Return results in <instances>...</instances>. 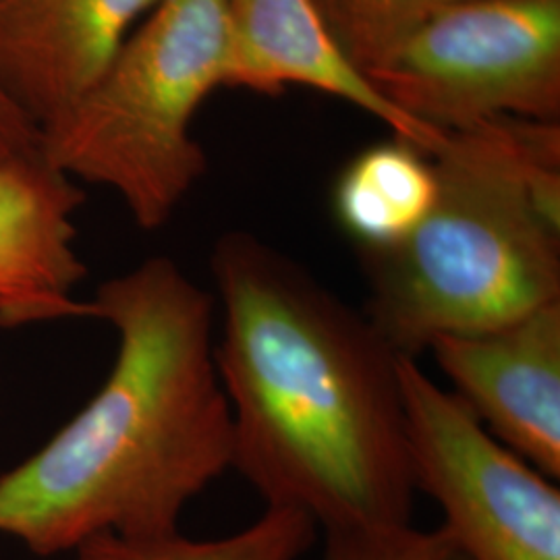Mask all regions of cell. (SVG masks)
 Segmentation results:
<instances>
[{
  "mask_svg": "<svg viewBox=\"0 0 560 560\" xmlns=\"http://www.w3.org/2000/svg\"><path fill=\"white\" fill-rule=\"evenodd\" d=\"M436 200L393 247L360 249L363 314L402 360L560 300V127L497 119L446 133Z\"/></svg>",
  "mask_w": 560,
  "mask_h": 560,
  "instance_id": "3957f363",
  "label": "cell"
},
{
  "mask_svg": "<svg viewBox=\"0 0 560 560\" xmlns=\"http://www.w3.org/2000/svg\"><path fill=\"white\" fill-rule=\"evenodd\" d=\"M436 189L432 159L393 138L363 150L342 168L332 194L335 217L358 249H386L420 226Z\"/></svg>",
  "mask_w": 560,
  "mask_h": 560,
  "instance_id": "8fae6325",
  "label": "cell"
},
{
  "mask_svg": "<svg viewBox=\"0 0 560 560\" xmlns=\"http://www.w3.org/2000/svg\"><path fill=\"white\" fill-rule=\"evenodd\" d=\"M428 351L497 441L559 481L560 300L494 328L439 337Z\"/></svg>",
  "mask_w": 560,
  "mask_h": 560,
  "instance_id": "52a82bcc",
  "label": "cell"
},
{
  "mask_svg": "<svg viewBox=\"0 0 560 560\" xmlns=\"http://www.w3.org/2000/svg\"><path fill=\"white\" fill-rule=\"evenodd\" d=\"M40 148L38 125L0 90V162Z\"/></svg>",
  "mask_w": 560,
  "mask_h": 560,
  "instance_id": "9a60e30c",
  "label": "cell"
},
{
  "mask_svg": "<svg viewBox=\"0 0 560 560\" xmlns=\"http://www.w3.org/2000/svg\"><path fill=\"white\" fill-rule=\"evenodd\" d=\"M159 0H0V90L40 129L101 80Z\"/></svg>",
  "mask_w": 560,
  "mask_h": 560,
  "instance_id": "ba28073f",
  "label": "cell"
},
{
  "mask_svg": "<svg viewBox=\"0 0 560 560\" xmlns=\"http://www.w3.org/2000/svg\"><path fill=\"white\" fill-rule=\"evenodd\" d=\"M212 277L231 467L266 506L303 513L324 536L411 525L402 358L365 314L254 233L217 241Z\"/></svg>",
  "mask_w": 560,
  "mask_h": 560,
  "instance_id": "6da1fadb",
  "label": "cell"
},
{
  "mask_svg": "<svg viewBox=\"0 0 560 560\" xmlns=\"http://www.w3.org/2000/svg\"><path fill=\"white\" fill-rule=\"evenodd\" d=\"M416 490L441 506L455 560H560V490L497 441L418 360H400Z\"/></svg>",
  "mask_w": 560,
  "mask_h": 560,
  "instance_id": "8992f818",
  "label": "cell"
},
{
  "mask_svg": "<svg viewBox=\"0 0 560 560\" xmlns=\"http://www.w3.org/2000/svg\"><path fill=\"white\" fill-rule=\"evenodd\" d=\"M90 305L119 335L108 378L0 478V534L38 557L98 536L175 534L185 506L233 460L214 298L159 256L102 282Z\"/></svg>",
  "mask_w": 560,
  "mask_h": 560,
  "instance_id": "7a4b0ae2",
  "label": "cell"
},
{
  "mask_svg": "<svg viewBox=\"0 0 560 560\" xmlns=\"http://www.w3.org/2000/svg\"><path fill=\"white\" fill-rule=\"evenodd\" d=\"M229 36V88L279 96L312 88L381 120L397 140L432 156L446 133L402 117L345 57L316 0H221Z\"/></svg>",
  "mask_w": 560,
  "mask_h": 560,
  "instance_id": "30bf717a",
  "label": "cell"
},
{
  "mask_svg": "<svg viewBox=\"0 0 560 560\" xmlns=\"http://www.w3.org/2000/svg\"><path fill=\"white\" fill-rule=\"evenodd\" d=\"M83 200L40 148L0 162V326L92 318L73 295L88 272L73 222Z\"/></svg>",
  "mask_w": 560,
  "mask_h": 560,
  "instance_id": "9c48e42d",
  "label": "cell"
},
{
  "mask_svg": "<svg viewBox=\"0 0 560 560\" xmlns=\"http://www.w3.org/2000/svg\"><path fill=\"white\" fill-rule=\"evenodd\" d=\"M229 69L221 0H159L101 80L38 129L42 156L113 189L143 231L161 229L208 168L191 122Z\"/></svg>",
  "mask_w": 560,
  "mask_h": 560,
  "instance_id": "277c9868",
  "label": "cell"
},
{
  "mask_svg": "<svg viewBox=\"0 0 560 560\" xmlns=\"http://www.w3.org/2000/svg\"><path fill=\"white\" fill-rule=\"evenodd\" d=\"M345 57L361 73L390 57L421 25L467 0H316Z\"/></svg>",
  "mask_w": 560,
  "mask_h": 560,
  "instance_id": "4fadbf2b",
  "label": "cell"
},
{
  "mask_svg": "<svg viewBox=\"0 0 560 560\" xmlns=\"http://www.w3.org/2000/svg\"><path fill=\"white\" fill-rule=\"evenodd\" d=\"M363 78L439 133L497 119L559 122L560 0L460 2Z\"/></svg>",
  "mask_w": 560,
  "mask_h": 560,
  "instance_id": "5b68a950",
  "label": "cell"
},
{
  "mask_svg": "<svg viewBox=\"0 0 560 560\" xmlns=\"http://www.w3.org/2000/svg\"><path fill=\"white\" fill-rule=\"evenodd\" d=\"M326 560H455L441 527L413 525L382 532H340L326 536Z\"/></svg>",
  "mask_w": 560,
  "mask_h": 560,
  "instance_id": "5bb4252c",
  "label": "cell"
},
{
  "mask_svg": "<svg viewBox=\"0 0 560 560\" xmlns=\"http://www.w3.org/2000/svg\"><path fill=\"white\" fill-rule=\"evenodd\" d=\"M316 534L318 527L303 513L266 506L258 520L231 536H98L78 546L69 560H300L314 546Z\"/></svg>",
  "mask_w": 560,
  "mask_h": 560,
  "instance_id": "7c38bea8",
  "label": "cell"
}]
</instances>
